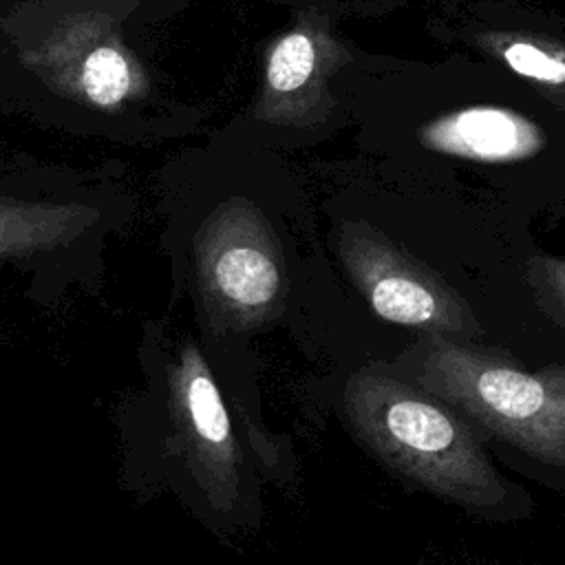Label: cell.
<instances>
[{"label": "cell", "mask_w": 565, "mask_h": 565, "mask_svg": "<svg viewBox=\"0 0 565 565\" xmlns=\"http://www.w3.org/2000/svg\"><path fill=\"white\" fill-rule=\"evenodd\" d=\"M137 360L143 384L117 415L124 488L172 494L218 541L254 534L263 488L294 470L289 439L263 417L256 349L161 318L143 322Z\"/></svg>", "instance_id": "1"}, {"label": "cell", "mask_w": 565, "mask_h": 565, "mask_svg": "<svg viewBox=\"0 0 565 565\" xmlns=\"http://www.w3.org/2000/svg\"><path fill=\"white\" fill-rule=\"evenodd\" d=\"M172 302L183 300L201 338L256 349L276 331H298L307 271L271 218L223 205L170 236Z\"/></svg>", "instance_id": "2"}, {"label": "cell", "mask_w": 565, "mask_h": 565, "mask_svg": "<svg viewBox=\"0 0 565 565\" xmlns=\"http://www.w3.org/2000/svg\"><path fill=\"white\" fill-rule=\"evenodd\" d=\"M340 404L355 437L391 470L468 508L505 503V481L481 444L435 395L362 366L347 377Z\"/></svg>", "instance_id": "3"}, {"label": "cell", "mask_w": 565, "mask_h": 565, "mask_svg": "<svg viewBox=\"0 0 565 565\" xmlns=\"http://www.w3.org/2000/svg\"><path fill=\"white\" fill-rule=\"evenodd\" d=\"M422 386L490 435L565 468V366L521 371L499 358L435 340L419 362Z\"/></svg>", "instance_id": "4"}, {"label": "cell", "mask_w": 565, "mask_h": 565, "mask_svg": "<svg viewBox=\"0 0 565 565\" xmlns=\"http://www.w3.org/2000/svg\"><path fill=\"white\" fill-rule=\"evenodd\" d=\"M424 115H415L411 139L417 152L475 163L483 170H508L545 159L547 150H565V110L547 119V108L558 106L545 99L541 106L499 102H463L441 108L422 88Z\"/></svg>", "instance_id": "5"}, {"label": "cell", "mask_w": 565, "mask_h": 565, "mask_svg": "<svg viewBox=\"0 0 565 565\" xmlns=\"http://www.w3.org/2000/svg\"><path fill=\"white\" fill-rule=\"evenodd\" d=\"M338 256L355 291L382 320L463 338L479 331L466 300L377 230L344 225Z\"/></svg>", "instance_id": "6"}, {"label": "cell", "mask_w": 565, "mask_h": 565, "mask_svg": "<svg viewBox=\"0 0 565 565\" xmlns=\"http://www.w3.org/2000/svg\"><path fill=\"white\" fill-rule=\"evenodd\" d=\"M494 53L505 71L530 82V86L565 93V49L561 44H541L536 40L501 35Z\"/></svg>", "instance_id": "7"}, {"label": "cell", "mask_w": 565, "mask_h": 565, "mask_svg": "<svg viewBox=\"0 0 565 565\" xmlns=\"http://www.w3.org/2000/svg\"><path fill=\"white\" fill-rule=\"evenodd\" d=\"M82 84L95 104L113 106L130 86L128 64L115 49H97L84 62Z\"/></svg>", "instance_id": "8"}, {"label": "cell", "mask_w": 565, "mask_h": 565, "mask_svg": "<svg viewBox=\"0 0 565 565\" xmlns=\"http://www.w3.org/2000/svg\"><path fill=\"white\" fill-rule=\"evenodd\" d=\"M313 44L302 33L285 35L269 57V84L276 90L300 88L313 71Z\"/></svg>", "instance_id": "9"}, {"label": "cell", "mask_w": 565, "mask_h": 565, "mask_svg": "<svg viewBox=\"0 0 565 565\" xmlns=\"http://www.w3.org/2000/svg\"><path fill=\"white\" fill-rule=\"evenodd\" d=\"M527 278L543 305L565 320V260L543 254L532 256L527 263Z\"/></svg>", "instance_id": "10"}]
</instances>
